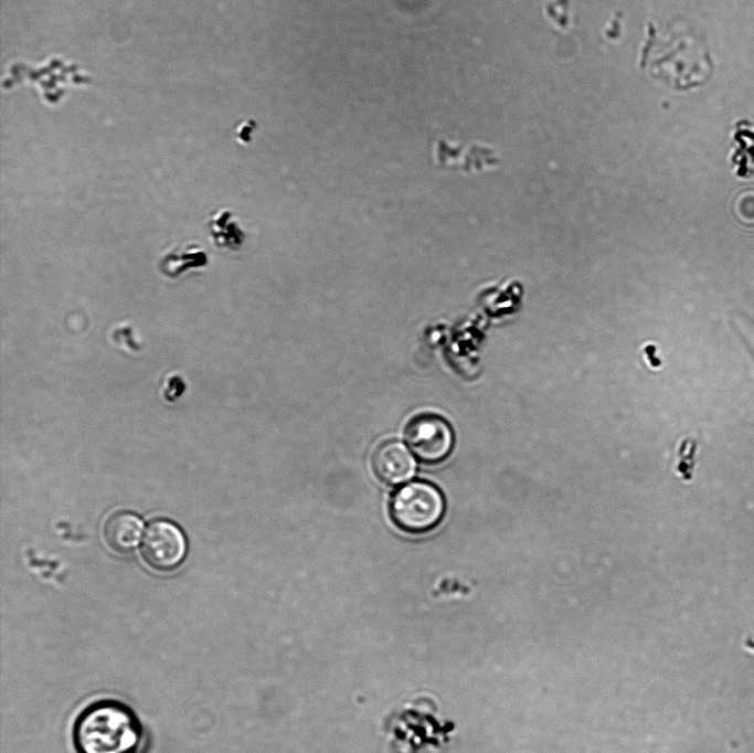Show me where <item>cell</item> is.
Segmentation results:
<instances>
[{"mask_svg": "<svg viewBox=\"0 0 754 753\" xmlns=\"http://www.w3.org/2000/svg\"><path fill=\"white\" fill-rule=\"evenodd\" d=\"M144 522L130 511H118L110 515L104 524V538L107 545L118 554L131 553L139 543Z\"/></svg>", "mask_w": 754, "mask_h": 753, "instance_id": "obj_6", "label": "cell"}, {"mask_svg": "<svg viewBox=\"0 0 754 753\" xmlns=\"http://www.w3.org/2000/svg\"><path fill=\"white\" fill-rule=\"evenodd\" d=\"M206 263V253L200 246L190 244L184 248L177 247L167 252L160 259L159 265L163 275L176 278L184 271L205 266Z\"/></svg>", "mask_w": 754, "mask_h": 753, "instance_id": "obj_7", "label": "cell"}, {"mask_svg": "<svg viewBox=\"0 0 754 753\" xmlns=\"http://www.w3.org/2000/svg\"><path fill=\"white\" fill-rule=\"evenodd\" d=\"M405 439L412 453L426 464L444 460L454 446L449 423L440 416L422 414L410 421Z\"/></svg>", "mask_w": 754, "mask_h": 753, "instance_id": "obj_4", "label": "cell"}, {"mask_svg": "<svg viewBox=\"0 0 754 753\" xmlns=\"http://www.w3.org/2000/svg\"><path fill=\"white\" fill-rule=\"evenodd\" d=\"M138 740L137 720L115 702L87 708L74 728V742L81 753H131Z\"/></svg>", "mask_w": 754, "mask_h": 753, "instance_id": "obj_1", "label": "cell"}, {"mask_svg": "<svg viewBox=\"0 0 754 753\" xmlns=\"http://www.w3.org/2000/svg\"><path fill=\"white\" fill-rule=\"evenodd\" d=\"M140 552L152 570L171 572L185 559L187 540L181 529L171 521L155 520L145 531Z\"/></svg>", "mask_w": 754, "mask_h": 753, "instance_id": "obj_3", "label": "cell"}, {"mask_svg": "<svg viewBox=\"0 0 754 753\" xmlns=\"http://www.w3.org/2000/svg\"><path fill=\"white\" fill-rule=\"evenodd\" d=\"M445 508V498L435 485L416 480L395 491L390 503V516L401 530L424 533L440 522Z\"/></svg>", "mask_w": 754, "mask_h": 753, "instance_id": "obj_2", "label": "cell"}, {"mask_svg": "<svg viewBox=\"0 0 754 753\" xmlns=\"http://www.w3.org/2000/svg\"><path fill=\"white\" fill-rule=\"evenodd\" d=\"M372 467L375 475L385 484L400 485L415 475L416 460L402 442L392 439L375 448Z\"/></svg>", "mask_w": 754, "mask_h": 753, "instance_id": "obj_5", "label": "cell"}]
</instances>
